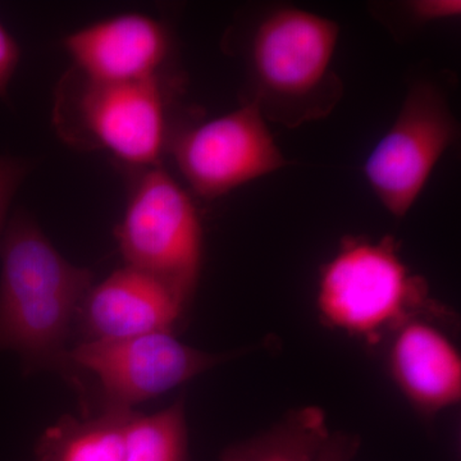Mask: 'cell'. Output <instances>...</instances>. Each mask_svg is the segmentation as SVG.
<instances>
[{
    "label": "cell",
    "instance_id": "5bb4252c",
    "mask_svg": "<svg viewBox=\"0 0 461 461\" xmlns=\"http://www.w3.org/2000/svg\"><path fill=\"white\" fill-rule=\"evenodd\" d=\"M123 461H190L184 395L156 414L131 412L127 423Z\"/></svg>",
    "mask_w": 461,
    "mask_h": 461
},
{
    "label": "cell",
    "instance_id": "5b68a950",
    "mask_svg": "<svg viewBox=\"0 0 461 461\" xmlns=\"http://www.w3.org/2000/svg\"><path fill=\"white\" fill-rule=\"evenodd\" d=\"M457 133L444 91L429 81L412 85L395 122L364 165L366 181L388 213H409Z\"/></svg>",
    "mask_w": 461,
    "mask_h": 461
},
{
    "label": "cell",
    "instance_id": "9c48e42d",
    "mask_svg": "<svg viewBox=\"0 0 461 461\" xmlns=\"http://www.w3.org/2000/svg\"><path fill=\"white\" fill-rule=\"evenodd\" d=\"M65 48L87 80L135 83L159 77L171 42L159 21L126 14L77 30L67 36Z\"/></svg>",
    "mask_w": 461,
    "mask_h": 461
},
{
    "label": "cell",
    "instance_id": "7c38bea8",
    "mask_svg": "<svg viewBox=\"0 0 461 461\" xmlns=\"http://www.w3.org/2000/svg\"><path fill=\"white\" fill-rule=\"evenodd\" d=\"M133 411L104 408L84 420L60 418L36 446V461H123Z\"/></svg>",
    "mask_w": 461,
    "mask_h": 461
},
{
    "label": "cell",
    "instance_id": "9a60e30c",
    "mask_svg": "<svg viewBox=\"0 0 461 461\" xmlns=\"http://www.w3.org/2000/svg\"><path fill=\"white\" fill-rule=\"evenodd\" d=\"M29 166L23 159L0 157V239L5 227L8 206L21 182L25 178Z\"/></svg>",
    "mask_w": 461,
    "mask_h": 461
},
{
    "label": "cell",
    "instance_id": "3957f363",
    "mask_svg": "<svg viewBox=\"0 0 461 461\" xmlns=\"http://www.w3.org/2000/svg\"><path fill=\"white\" fill-rule=\"evenodd\" d=\"M321 323L377 344L406 321L442 315L429 285L400 258L395 239L346 238L321 266L315 296Z\"/></svg>",
    "mask_w": 461,
    "mask_h": 461
},
{
    "label": "cell",
    "instance_id": "30bf717a",
    "mask_svg": "<svg viewBox=\"0 0 461 461\" xmlns=\"http://www.w3.org/2000/svg\"><path fill=\"white\" fill-rule=\"evenodd\" d=\"M89 339L173 332L186 303L165 282L124 266L93 287L83 303Z\"/></svg>",
    "mask_w": 461,
    "mask_h": 461
},
{
    "label": "cell",
    "instance_id": "2e32d148",
    "mask_svg": "<svg viewBox=\"0 0 461 461\" xmlns=\"http://www.w3.org/2000/svg\"><path fill=\"white\" fill-rule=\"evenodd\" d=\"M406 7L411 16L420 23L451 20L461 14L459 0H412Z\"/></svg>",
    "mask_w": 461,
    "mask_h": 461
},
{
    "label": "cell",
    "instance_id": "6da1fadb",
    "mask_svg": "<svg viewBox=\"0 0 461 461\" xmlns=\"http://www.w3.org/2000/svg\"><path fill=\"white\" fill-rule=\"evenodd\" d=\"M0 351L20 355L26 373H59L89 405L66 342L93 288V272L60 256L38 223L21 212L0 239Z\"/></svg>",
    "mask_w": 461,
    "mask_h": 461
},
{
    "label": "cell",
    "instance_id": "8992f818",
    "mask_svg": "<svg viewBox=\"0 0 461 461\" xmlns=\"http://www.w3.org/2000/svg\"><path fill=\"white\" fill-rule=\"evenodd\" d=\"M238 353L213 354L184 344L173 332L89 339L69 348L75 368L98 379L103 409L132 411L186 384Z\"/></svg>",
    "mask_w": 461,
    "mask_h": 461
},
{
    "label": "cell",
    "instance_id": "4fadbf2b",
    "mask_svg": "<svg viewBox=\"0 0 461 461\" xmlns=\"http://www.w3.org/2000/svg\"><path fill=\"white\" fill-rule=\"evenodd\" d=\"M330 433L323 409L303 406L268 429L227 446L220 461H315Z\"/></svg>",
    "mask_w": 461,
    "mask_h": 461
},
{
    "label": "cell",
    "instance_id": "ac0fdd59",
    "mask_svg": "<svg viewBox=\"0 0 461 461\" xmlns=\"http://www.w3.org/2000/svg\"><path fill=\"white\" fill-rule=\"evenodd\" d=\"M21 59L17 41L0 23V98H7L9 84Z\"/></svg>",
    "mask_w": 461,
    "mask_h": 461
},
{
    "label": "cell",
    "instance_id": "8fae6325",
    "mask_svg": "<svg viewBox=\"0 0 461 461\" xmlns=\"http://www.w3.org/2000/svg\"><path fill=\"white\" fill-rule=\"evenodd\" d=\"M388 368L403 397L424 417L460 402L459 350L426 318H412L393 330Z\"/></svg>",
    "mask_w": 461,
    "mask_h": 461
},
{
    "label": "cell",
    "instance_id": "e0dca14e",
    "mask_svg": "<svg viewBox=\"0 0 461 461\" xmlns=\"http://www.w3.org/2000/svg\"><path fill=\"white\" fill-rule=\"evenodd\" d=\"M360 438L346 432H330L315 461H354Z\"/></svg>",
    "mask_w": 461,
    "mask_h": 461
},
{
    "label": "cell",
    "instance_id": "ba28073f",
    "mask_svg": "<svg viewBox=\"0 0 461 461\" xmlns=\"http://www.w3.org/2000/svg\"><path fill=\"white\" fill-rule=\"evenodd\" d=\"M75 95L66 103V123L118 159L156 167L166 145V96L159 77L135 83H96L78 74Z\"/></svg>",
    "mask_w": 461,
    "mask_h": 461
},
{
    "label": "cell",
    "instance_id": "277c9868",
    "mask_svg": "<svg viewBox=\"0 0 461 461\" xmlns=\"http://www.w3.org/2000/svg\"><path fill=\"white\" fill-rule=\"evenodd\" d=\"M115 236L127 267L165 282L190 305L202 273V221L165 169L150 167L141 176Z\"/></svg>",
    "mask_w": 461,
    "mask_h": 461
},
{
    "label": "cell",
    "instance_id": "52a82bcc",
    "mask_svg": "<svg viewBox=\"0 0 461 461\" xmlns=\"http://www.w3.org/2000/svg\"><path fill=\"white\" fill-rule=\"evenodd\" d=\"M171 151L194 193L208 200L287 166L253 103L180 133Z\"/></svg>",
    "mask_w": 461,
    "mask_h": 461
},
{
    "label": "cell",
    "instance_id": "7a4b0ae2",
    "mask_svg": "<svg viewBox=\"0 0 461 461\" xmlns=\"http://www.w3.org/2000/svg\"><path fill=\"white\" fill-rule=\"evenodd\" d=\"M339 33L330 18L295 7L273 9L249 41L251 98L245 103L287 127L326 117L342 95L332 68Z\"/></svg>",
    "mask_w": 461,
    "mask_h": 461
}]
</instances>
